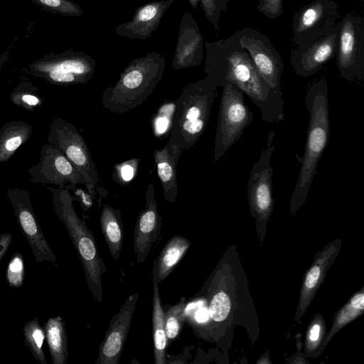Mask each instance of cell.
Segmentation results:
<instances>
[{
	"instance_id": "obj_1",
	"label": "cell",
	"mask_w": 364,
	"mask_h": 364,
	"mask_svg": "<svg viewBox=\"0 0 364 364\" xmlns=\"http://www.w3.org/2000/svg\"><path fill=\"white\" fill-rule=\"evenodd\" d=\"M204 73L218 87L230 83L242 90L259 108L264 122H282L284 102L282 92L272 90L260 75L236 33L228 38L205 41Z\"/></svg>"
},
{
	"instance_id": "obj_2",
	"label": "cell",
	"mask_w": 364,
	"mask_h": 364,
	"mask_svg": "<svg viewBox=\"0 0 364 364\" xmlns=\"http://www.w3.org/2000/svg\"><path fill=\"white\" fill-rule=\"evenodd\" d=\"M305 105L309 113V122L304 151L299 159L300 171L291 200L294 206L301 205L306 199L329 140L330 118L326 80L316 81L308 87Z\"/></svg>"
},
{
	"instance_id": "obj_3",
	"label": "cell",
	"mask_w": 364,
	"mask_h": 364,
	"mask_svg": "<svg viewBox=\"0 0 364 364\" xmlns=\"http://www.w3.org/2000/svg\"><path fill=\"white\" fill-rule=\"evenodd\" d=\"M165 67L164 56L156 51L132 60L116 83L104 90L102 105L117 114L140 106L162 80Z\"/></svg>"
},
{
	"instance_id": "obj_4",
	"label": "cell",
	"mask_w": 364,
	"mask_h": 364,
	"mask_svg": "<svg viewBox=\"0 0 364 364\" xmlns=\"http://www.w3.org/2000/svg\"><path fill=\"white\" fill-rule=\"evenodd\" d=\"M51 202L58 218L64 225L81 262L87 287L99 303L102 301V275L107 272L92 232L73 205L68 189L48 187Z\"/></svg>"
},
{
	"instance_id": "obj_5",
	"label": "cell",
	"mask_w": 364,
	"mask_h": 364,
	"mask_svg": "<svg viewBox=\"0 0 364 364\" xmlns=\"http://www.w3.org/2000/svg\"><path fill=\"white\" fill-rule=\"evenodd\" d=\"M218 88L205 77L186 84L175 101L170 137L183 151L192 148L205 132Z\"/></svg>"
},
{
	"instance_id": "obj_6",
	"label": "cell",
	"mask_w": 364,
	"mask_h": 364,
	"mask_svg": "<svg viewBox=\"0 0 364 364\" xmlns=\"http://www.w3.org/2000/svg\"><path fill=\"white\" fill-rule=\"evenodd\" d=\"M96 62L83 51L69 50L50 53L31 63L28 73L60 86L87 83L94 75Z\"/></svg>"
},
{
	"instance_id": "obj_7",
	"label": "cell",
	"mask_w": 364,
	"mask_h": 364,
	"mask_svg": "<svg viewBox=\"0 0 364 364\" xmlns=\"http://www.w3.org/2000/svg\"><path fill=\"white\" fill-rule=\"evenodd\" d=\"M222 87L214 140L215 162L240 139L253 120V114L245 102L243 92L230 83Z\"/></svg>"
},
{
	"instance_id": "obj_8",
	"label": "cell",
	"mask_w": 364,
	"mask_h": 364,
	"mask_svg": "<svg viewBox=\"0 0 364 364\" xmlns=\"http://www.w3.org/2000/svg\"><path fill=\"white\" fill-rule=\"evenodd\" d=\"M47 143L59 149L69 159L82 177L87 192L95 196L100 181L97 170L90 149L76 127L60 117L53 118Z\"/></svg>"
},
{
	"instance_id": "obj_9",
	"label": "cell",
	"mask_w": 364,
	"mask_h": 364,
	"mask_svg": "<svg viewBox=\"0 0 364 364\" xmlns=\"http://www.w3.org/2000/svg\"><path fill=\"white\" fill-rule=\"evenodd\" d=\"M336 64L342 78L362 83L364 77V23L351 12L339 22Z\"/></svg>"
},
{
	"instance_id": "obj_10",
	"label": "cell",
	"mask_w": 364,
	"mask_h": 364,
	"mask_svg": "<svg viewBox=\"0 0 364 364\" xmlns=\"http://www.w3.org/2000/svg\"><path fill=\"white\" fill-rule=\"evenodd\" d=\"M339 6L333 0H314L299 9L292 20V42L304 47L331 31L336 24Z\"/></svg>"
},
{
	"instance_id": "obj_11",
	"label": "cell",
	"mask_w": 364,
	"mask_h": 364,
	"mask_svg": "<svg viewBox=\"0 0 364 364\" xmlns=\"http://www.w3.org/2000/svg\"><path fill=\"white\" fill-rule=\"evenodd\" d=\"M6 194L36 262H49L58 268L55 255L50 247L34 213L30 192L24 188H9Z\"/></svg>"
},
{
	"instance_id": "obj_12",
	"label": "cell",
	"mask_w": 364,
	"mask_h": 364,
	"mask_svg": "<svg viewBox=\"0 0 364 364\" xmlns=\"http://www.w3.org/2000/svg\"><path fill=\"white\" fill-rule=\"evenodd\" d=\"M235 33L240 46L247 50L262 78L272 90L281 92L284 64L268 36L253 28H245Z\"/></svg>"
},
{
	"instance_id": "obj_13",
	"label": "cell",
	"mask_w": 364,
	"mask_h": 364,
	"mask_svg": "<svg viewBox=\"0 0 364 364\" xmlns=\"http://www.w3.org/2000/svg\"><path fill=\"white\" fill-rule=\"evenodd\" d=\"M28 173L33 183L54 185L63 188L85 185L75 166L59 149L48 143L42 146L39 161L29 168Z\"/></svg>"
},
{
	"instance_id": "obj_14",
	"label": "cell",
	"mask_w": 364,
	"mask_h": 364,
	"mask_svg": "<svg viewBox=\"0 0 364 364\" xmlns=\"http://www.w3.org/2000/svg\"><path fill=\"white\" fill-rule=\"evenodd\" d=\"M275 132L270 130L265 148L261 151L258 161L253 165L247 183V194L250 205L259 214L268 213L274 203L271 157L275 150Z\"/></svg>"
},
{
	"instance_id": "obj_15",
	"label": "cell",
	"mask_w": 364,
	"mask_h": 364,
	"mask_svg": "<svg viewBox=\"0 0 364 364\" xmlns=\"http://www.w3.org/2000/svg\"><path fill=\"white\" fill-rule=\"evenodd\" d=\"M339 22L327 33L308 45L293 49L290 62L296 75L309 77L318 73L336 53Z\"/></svg>"
},
{
	"instance_id": "obj_16",
	"label": "cell",
	"mask_w": 364,
	"mask_h": 364,
	"mask_svg": "<svg viewBox=\"0 0 364 364\" xmlns=\"http://www.w3.org/2000/svg\"><path fill=\"white\" fill-rule=\"evenodd\" d=\"M139 292L130 295L119 311L112 318L99 346L96 364H118L128 336Z\"/></svg>"
},
{
	"instance_id": "obj_17",
	"label": "cell",
	"mask_w": 364,
	"mask_h": 364,
	"mask_svg": "<svg viewBox=\"0 0 364 364\" xmlns=\"http://www.w3.org/2000/svg\"><path fill=\"white\" fill-rule=\"evenodd\" d=\"M161 220L154 185L149 183L146 191L145 205L139 213L134 232V253L137 263L144 262L152 245L158 240L161 234Z\"/></svg>"
},
{
	"instance_id": "obj_18",
	"label": "cell",
	"mask_w": 364,
	"mask_h": 364,
	"mask_svg": "<svg viewBox=\"0 0 364 364\" xmlns=\"http://www.w3.org/2000/svg\"><path fill=\"white\" fill-rule=\"evenodd\" d=\"M204 41L193 15L183 13L172 67L178 70L199 65L203 60Z\"/></svg>"
},
{
	"instance_id": "obj_19",
	"label": "cell",
	"mask_w": 364,
	"mask_h": 364,
	"mask_svg": "<svg viewBox=\"0 0 364 364\" xmlns=\"http://www.w3.org/2000/svg\"><path fill=\"white\" fill-rule=\"evenodd\" d=\"M174 0L154 1L137 8L132 18L114 28L116 33L129 39L146 40L158 28Z\"/></svg>"
},
{
	"instance_id": "obj_20",
	"label": "cell",
	"mask_w": 364,
	"mask_h": 364,
	"mask_svg": "<svg viewBox=\"0 0 364 364\" xmlns=\"http://www.w3.org/2000/svg\"><path fill=\"white\" fill-rule=\"evenodd\" d=\"M184 151L169 136L168 142L161 149L154 151V164L161 181L166 202L174 203L178 195V185L176 166Z\"/></svg>"
},
{
	"instance_id": "obj_21",
	"label": "cell",
	"mask_w": 364,
	"mask_h": 364,
	"mask_svg": "<svg viewBox=\"0 0 364 364\" xmlns=\"http://www.w3.org/2000/svg\"><path fill=\"white\" fill-rule=\"evenodd\" d=\"M190 241L181 235L172 237L154 261L152 283L159 284L173 271L190 247Z\"/></svg>"
},
{
	"instance_id": "obj_22",
	"label": "cell",
	"mask_w": 364,
	"mask_h": 364,
	"mask_svg": "<svg viewBox=\"0 0 364 364\" xmlns=\"http://www.w3.org/2000/svg\"><path fill=\"white\" fill-rule=\"evenodd\" d=\"M102 233L112 257L117 259L121 253L124 230L121 213L109 204H104L100 218Z\"/></svg>"
},
{
	"instance_id": "obj_23",
	"label": "cell",
	"mask_w": 364,
	"mask_h": 364,
	"mask_svg": "<svg viewBox=\"0 0 364 364\" xmlns=\"http://www.w3.org/2000/svg\"><path fill=\"white\" fill-rule=\"evenodd\" d=\"M32 127L26 122L15 120L5 123L0 128V163L9 161L30 138Z\"/></svg>"
},
{
	"instance_id": "obj_24",
	"label": "cell",
	"mask_w": 364,
	"mask_h": 364,
	"mask_svg": "<svg viewBox=\"0 0 364 364\" xmlns=\"http://www.w3.org/2000/svg\"><path fill=\"white\" fill-rule=\"evenodd\" d=\"M43 328L52 363L67 364L68 345L63 318L60 316L50 317Z\"/></svg>"
},
{
	"instance_id": "obj_25",
	"label": "cell",
	"mask_w": 364,
	"mask_h": 364,
	"mask_svg": "<svg viewBox=\"0 0 364 364\" xmlns=\"http://www.w3.org/2000/svg\"><path fill=\"white\" fill-rule=\"evenodd\" d=\"M152 333L155 364H166L168 340L165 331L164 311L158 284H153Z\"/></svg>"
},
{
	"instance_id": "obj_26",
	"label": "cell",
	"mask_w": 364,
	"mask_h": 364,
	"mask_svg": "<svg viewBox=\"0 0 364 364\" xmlns=\"http://www.w3.org/2000/svg\"><path fill=\"white\" fill-rule=\"evenodd\" d=\"M24 344L40 363L46 364V358L43 348L46 333L43 327L36 316L26 322L23 327Z\"/></svg>"
},
{
	"instance_id": "obj_27",
	"label": "cell",
	"mask_w": 364,
	"mask_h": 364,
	"mask_svg": "<svg viewBox=\"0 0 364 364\" xmlns=\"http://www.w3.org/2000/svg\"><path fill=\"white\" fill-rule=\"evenodd\" d=\"M38 92V88L31 82L22 81L10 92L9 97L14 105L33 112L43 102V99Z\"/></svg>"
},
{
	"instance_id": "obj_28",
	"label": "cell",
	"mask_w": 364,
	"mask_h": 364,
	"mask_svg": "<svg viewBox=\"0 0 364 364\" xmlns=\"http://www.w3.org/2000/svg\"><path fill=\"white\" fill-rule=\"evenodd\" d=\"M187 302L185 298L164 311L165 331L168 343L174 340L181 333L186 318Z\"/></svg>"
},
{
	"instance_id": "obj_29",
	"label": "cell",
	"mask_w": 364,
	"mask_h": 364,
	"mask_svg": "<svg viewBox=\"0 0 364 364\" xmlns=\"http://www.w3.org/2000/svg\"><path fill=\"white\" fill-rule=\"evenodd\" d=\"M42 9L54 14L78 17L83 14V9L71 0H30Z\"/></svg>"
},
{
	"instance_id": "obj_30",
	"label": "cell",
	"mask_w": 364,
	"mask_h": 364,
	"mask_svg": "<svg viewBox=\"0 0 364 364\" xmlns=\"http://www.w3.org/2000/svg\"><path fill=\"white\" fill-rule=\"evenodd\" d=\"M25 276L24 260L21 252H15L10 258L6 272V282L10 287L18 288L23 285Z\"/></svg>"
},
{
	"instance_id": "obj_31",
	"label": "cell",
	"mask_w": 364,
	"mask_h": 364,
	"mask_svg": "<svg viewBox=\"0 0 364 364\" xmlns=\"http://www.w3.org/2000/svg\"><path fill=\"white\" fill-rule=\"evenodd\" d=\"M230 306V298L225 293L220 291L215 294L207 309L209 317L216 322L225 320L228 316Z\"/></svg>"
},
{
	"instance_id": "obj_32",
	"label": "cell",
	"mask_w": 364,
	"mask_h": 364,
	"mask_svg": "<svg viewBox=\"0 0 364 364\" xmlns=\"http://www.w3.org/2000/svg\"><path fill=\"white\" fill-rule=\"evenodd\" d=\"M230 0H200V3L208 21L214 30L219 31L220 14L225 12Z\"/></svg>"
},
{
	"instance_id": "obj_33",
	"label": "cell",
	"mask_w": 364,
	"mask_h": 364,
	"mask_svg": "<svg viewBox=\"0 0 364 364\" xmlns=\"http://www.w3.org/2000/svg\"><path fill=\"white\" fill-rule=\"evenodd\" d=\"M175 109V101H166L159 107L153 120V126L156 135H161L171 128L172 117Z\"/></svg>"
},
{
	"instance_id": "obj_34",
	"label": "cell",
	"mask_w": 364,
	"mask_h": 364,
	"mask_svg": "<svg viewBox=\"0 0 364 364\" xmlns=\"http://www.w3.org/2000/svg\"><path fill=\"white\" fill-rule=\"evenodd\" d=\"M140 159H132L117 164L114 168V180L121 186L129 182L138 169Z\"/></svg>"
},
{
	"instance_id": "obj_35",
	"label": "cell",
	"mask_w": 364,
	"mask_h": 364,
	"mask_svg": "<svg viewBox=\"0 0 364 364\" xmlns=\"http://www.w3.org/2000/svg\"><path fill=\"white\" fill-rule=\"evenodd\" d=\"M257 9L269 18H277L283 12V0H257Z\"/></svg>"
},
{
	"instance_id": "obj_36",
	"label": "cell",
	"mask_w": 364,
	"mask_h": 364,
	"mask_svg": "<svg viewBox=\"0 0 364 364\" xmlns=\"http://www.w3.org/2000/svg\"><path fill=\"white\" fill-rule=\"evenodd\" d=\"M12 238L10 232L0 234V262L11 245Z\"/></svg>"
},
{
	"instance_id": "obj_37",
	"label": "cell",
	"mask_w": 364,
	"mask_h": 364,
	"mask_svg": "<svg viewBox=\"0 0 364 364\" xmlns=\"http://www.w3.org/2000/svg\"><path fill=\"white\" fill-rule=\"evenodd\" d=\"M320 275V269L318 267H314L308 273L305 284L307 288H313L316 284Z\"/></svg>"
},
{
	"instance_id": "obj_38",
	"label": "cell",
	"mask_w": 364,
	"mask_h": 364,
	"mask_svg": "<svg viewBox=\"0 0 364 364\" xmlns=\"http://www.w3.org/2000/svg\"><path fill=\"white\" fill-rule=\"evenodd\" d=\"M351 306L355 309L364 308V296L363 294L355 295L351 301Z\"/></svg>"
},
{
	"instance_id": "obj_39",
	"label": "cell",
	"mask_w": 364,
	"mask_h": 364,
	"mask_svg": "<svg viewBox=\"0 0 364 364\" xmlns=\"http://www.w3.org/2000/svg\"><path fill=\"white\" fill-rule=\"evenodd\" d=\"M196 319L198 322L204 323L209 318L208 311L206 308L202 307L199 309L196 314Z\"/></svg>"
},
{
	"instance_id": "obj_40",
	"label": "cell",
	"mask_w": 364,
	"mask_h": 364,
	"mask_svg": "<svg viewBox=\"0 0 364 364\" xmlns=\"http://www.w3.org/2000/svg\"><path fill=\"white\" fill-rule=\"evenodd\" d=\"M320 333V326L317 324L314 325L310 331V339L311 341H316L318 338Z\"/></svg>"
},
{
	"instance_id": "obj_41",
	"label": "cell",
	"mask_w": 364,
	"mask_h": 364,
	"mask_svg": "<svg viewBox=\"0 0 364 364\" xmlns=\"http://www.w3.org/2000/svg\"><path fill=\"white\" fill-rule=\"evenodd\" d=\"M190 5L193 8L196 9L198 3H200V0H188Z\"/></svg>"
},
{
	"instance_id": "obj_42",
	"label": "cell",
	"mask_w": 364,
	"mask_h": 364,
	"mask_svg": "<svg viewBox=\"0 0 364 364\" xmlns=\"http://www.w3.org/2000/svg\"><path fill=\"white\" fill-rule=\"evenodd\" d=\"M4 60L2 58H0V67L2 65Z\"/></svg>"
}]
</instances>
